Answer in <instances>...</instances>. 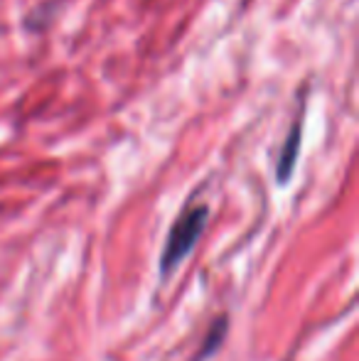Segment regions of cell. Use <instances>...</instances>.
I'll use <instances>...</instances> for the list:
<instances>
[{"label": "cell", "mask_w": 359, "mask_h": 361, "mask_svg": "<svg viewBox=\"0 0 359 361\" xmlns=\"http://www.w3.org/2000/svg\"><path fill=\"white\" fill-rule=\"evenodd\" d=\"M207 219H209V207L207 204L185 207V212L175 219L173 228L168 233V241H165L163 256H160V273L163 276H170L185 261L187 253L195 248V243L200 241L202 231H205Z\"/></svg>", "instance_id": "obj_1"}, {"label": "cell", "mask_w": 359, "mask_h": 361, "mask_svg": "<svg viewBox=\"0 0 359 361\" xmlns=\"http://www.w3.org/2000/svg\"><path fill=\"white\" fill-rule=\"evenodd\" d=\"M305 104H308V91H298V109L293 116L291 130H288L286 140L281 143L276 160V182L278 185H288L296 172L298 157H300V143H303V128H305Z\"/></svg>", "instance_id": "obj_2"}, {"label": "cell", "mask_w": 359, "mask_h": 361, "mask_svg": "<svg viewBox=\"0 0 359 361\" xmlns=\"http://www.w3.org/2000/svg\"><path fill=\"white\" fill-rule=\"evenodd\" d=\"M62 3L64 0H39L37 5H32V8L23 15V30L30 35L47 32L54 25V20H57L59 10H62Z\"/></svg>", "instance_id": "obj_3"}, {"label": "cell", "mask_w": 359, "mask_h": 361, "mask_svg": "<svg viewBox=\"0 0 359 361\" xmlns=\"http://www.w3.org/2000/svg\"><path fill=\"white\" fill-rule=\"evenodd\" d=\"M224 329H226V317H219V319L214 322V327L209 329V334H207L205 349H200V354L195 357V361H205L212 352H214L217 347H219V344H221V337H224Z\"/></svg>", "instance_id": "obj_4"}]
</instances>
